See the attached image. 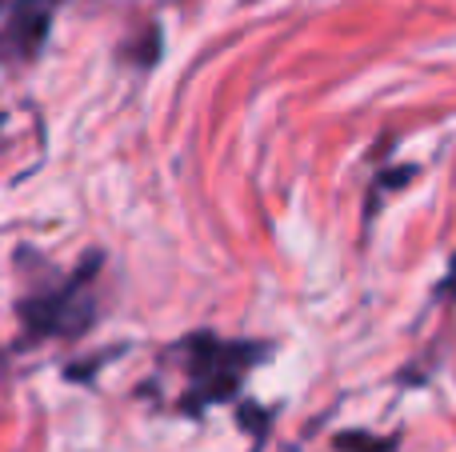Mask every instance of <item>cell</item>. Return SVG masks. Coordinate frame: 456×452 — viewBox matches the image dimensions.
I'll return each instance as SVG.
<instances>
[{
    "label": "cell",
    "instance_id": "cell-1",
    "mask_svg": "<svg viewBox=\"0 0 456 452\" xmlns=\"http://www.w3.org/2000/svg\"><path fill=\"white\" fill-rule=\"evenodd\" d=\"M268 344H248V341H221V336H192L184 341V373H189V397L184 405L192 413L228 400L240 389L244 373L260 365Z\"/></svg>",
    "mask_w": 456,
    "mask_h": 452
},
{
    "label": "cell",
    "instance_id": "cell-2",
    "mask_svg": "<svg viewBox=\"0 0 456 452\" xmlns=\"http://www.w3.org/2000/svg\"><path fill=\"white\" fill-rule=\"evenodd\" d=\"M96 269H101V256H85V264H80L77 272H72L69 280H64L56 293L48 296H32L28 304H24V320H28V333L32 336H53V333H64V336H77L80 320H88V280L96 277Z\"/></svg>",
    "mask_w": 456,
    "mask_h": 452
}]
</instances>
